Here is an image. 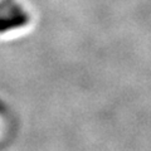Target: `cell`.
I'll return each instance as SVG.
<instances>
[{
  "label": "cell",
  "mask_w": 151,
  "mask_h": 151,
  "mask_svg": "<svg viewBox=\"0 0 151 151\" xmlns=\"http://www.w3.org/2000/svg\"><path fill=\"white\" fill-rule=\"evenodd\" d=\"M38 18L29 0H0V40L17 42L35 29Z\"/></svg>",
  "instance_id": "6da1fadb"
}]
</instances>
